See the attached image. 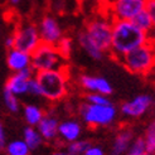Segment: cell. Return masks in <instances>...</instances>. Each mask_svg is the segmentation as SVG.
I'll return each instance as SVG.
<instances>
[{
    "mask_svg": "<svg viewBox=\"0 0 155 155\" xmlns=\"http://www.w3.org/2000/svg\"><path fill=\"white\" fill-rule=\"evenodd\" d=\"M149 42L148 33L143 32L131 20H114L112 39L108 53L116 61L133 49Z\"/></svg>",
    "mask_w": 155,
    "mask_h": 155,
    "instance_id": "6da1fadb",
    "label": "cell"
},
{
    "mask_svg": "<svg viewBox=\"0 0 155 155\" xmlns=\"http://www.w3.org/2000/svg\"><path fill=\"white\" fill-rule=\"evenodd\" d=\"M42 90V97L49 102H57L68 94L69 74L66 68L34 73Z\"/></svg>",
    "mask_w": 155,
    "mask_h": 155,
    "instance_id": "7a4b0ae2",
    "label": "cell"
},
{
    "mask_svg": "<svg viewBox=\"0 0 155 155\" xmlns=\"http://www.w3.org/2000/svg\"><path fill=\"white\" fill-rule=\"evenodd\" d=\"M117 62L130 73L145 76L155 67V45L148 42L126 53Z\"/></svg>",
    "mask_w": 155,
    "mask_h": 155,
    "instance_id": "3957f363",
    "label": "cell"
},
{
    "mask_svg": "<svg viewBox=\"0 0 155 155\" xmlns=\"http://www.w3.org/2000/svg\"><path fill=\"white\" fill-rule=\"evenodd\" d=\"M78 112L82 121L88 127H106L115 122L117 117V108L114 104L94 105L84 101L80 105Z\"/></svg>",
    "mask_w": 155,
    "mask_h": 155,
    "instance_id": "277c9868",
    "label": "cell"
},
{
    "mask_svg": "<svg viewBox=\"0 0 155 155\" xmlns=\"http://www.w3.org/2000/svg\"><path fill=\"white\" fill-rule=\"evenodd\" d=\"M112 23L114 20L108 17L106 12H104L102 14L90 19L84 28V32L87 33L90 39L105 53L110 51L111 47Z\"/></svg>",
    "mask_w": 155,
    "mask_h": 155,
    "instance_id": "5b68a950",
    "label": "cell"
},
{
    "mask_svg": "<svg viewBox=\"0 0 155 155\" xmlns=\"http://www.w3.org/2000/svg\"><path fill=\"white\" fill-rule=\"evenodd\" d=\"M66 61L56 45L41 43L38 48L32 53V69L34 73L52 71V69L66 68Z\"/></svg>",
    "mask_w": 155,
    "mask_h": 155,
    "instance_id": "8992f818",
    "label": "cell"
},
{
    "mask_svg": "<svg viewBox=\"0 0 155 155\" xmlns=\"http://www.w3.org/2000/svg\"><path fill=\"white\" fill-rule=\"evenodd\" d=\"M13 37H14V48H18L30 54L42 43L38 25L34 21L30 20L18 23V25L15 27L13 32Z\"/></svg>",
    "mask_w": 155,
    "mask_h": 155,
    "instance_id": "52a82bcc",
    "label": "cell"
},
{
    "mask_svg": "<svg viewBox=\"0 0 155 155\" xmlns=\"http://www.w3.org/2000/svg\"><path fill=\"white\" fill-rule=\"evenodd\" d=\"M148 0H114L106 13L112 20H133L145 10Z\"/></svg>",
    "mask_w": 155,
    "mask_h": 155,
    "instance_id": "ba28073f",
    "label": "cell"
},
{
    "mask_svg": "<svg viewBox=\"0 0 155 155\" xmlns=\"http://www.w3.org/2000/svg\"><path fill=\"white\" fill-rule=\"evenodd\" d=\"M38 30H39L42 43L57 45L58 42L64 37L63 28L59 24L58 19L52 14H45L38 21Z\"/></svg>",
    "mask_w": 155,
    "mask_h": 155,
    "instance_id": "9c48e42d",
    "label": "cell"
},
{
    "mask_svg": "<svg viewBox=\"0 0 155 155\" xmlns=\"http://www.w3.org/2000/svg\"><path fill=\"white\" fill-rule=\"evenodd\" d=\"M154 100L150 95L141 94L137 95L134 98L125 101L120 106V112L122 116L129 119H137L141 117L143 115H145L149 111V108L153 106Z\"/></svg>",
    "mask_w": 155,
    "mask_h": 155,
    "instance_id": "30bf717a",
    "label": "cell"
},
{
    "mask_svg": "<svg viewBox=\"0 0 155 155\" xmlns=\"http://www.w3.org/2000/svg\"><path fill=\"white\" fill-rule=\"evenodd\" d=\"M77 83L87 94L94 92V94H101V95L110 96L114 92V87L110 83V81L102 76H94V74L83 73L78 76Z\"/></svg>",
    "mask_w": 155,
    "mask_h": 155,
    "instance_id": "8fae6325",
    "label": "cell"
},
{
    "mask_svg": "<svg viewBox=\"0 0 155 155\" xmlns=\"http://www.w3.org/2000/svg\"><path fill=\"white\" fill-rule=\"evenodd\" d=\"M34 76V71L32 68L24 69L21 72H13L9 78L5 82L4 90L12 92L15 96H25L28 94V83L29 80Z\"/></svg>",
    "mask_w": 155,
    "mask_h": 155,
    "instance_id": "7c38bea8",
    "label": "cell"
},
{
    "mask_svg": "<svg viewBox=\"0 0 155 155\" xmlns=\"http://www.w3.org/2000/svg\"><path fill=\"white\" fill-rule=\"evenodd\" d=\"M6 64L12 72H21L32 68V54L18 48H10L6 52Z\"/></svg>",
    "mask_w": 155,
    "mask_h": 155,
    "instance_id": "4fadbf2b",
    "label": "cell"
},
{
    "mask_svg": "<svg viewBox=\"0 0 155 155\" xmlns=\"http://www.w3.org/2000/svg\"><path fill=\"white\" fill-rule=\"evenodd\" d=\"M82 125L78 120L76 119H67L63 121H59L58 126V136L61 140L69 144L74 140H78L82 135Z\"/></svg>",
    "mask_w": 155,
    "mask_h": 155,
    "instance_id": "5bb4252c",
    "label": "cell"
},
{
    "mask_svg": "<svg viewBox=\"0 0 155 155\" xmlns=\"http://www.w3.org/2000/svg\"><path fill=\"white\" fill-rule=\"evenodd\" d=\"M134 139H135V135L131 129L129 127L121 129L114 137L110 155H125Z\"/></svg>",
    "mask_w": 155,
    "mask_h": 155,
    "instance_id": "9a60e30c",
    "label": "cell"
},
{
    "mask_svg": "<svg viewBox=\"0 0 155 155\" xmlns=\"http://www.w3.org/2000/svg\"><path fill=\"white\" fill-rule=\"evenodd\" d=\"M58 126H59V120L56 116L52 114H45L42 121L38 124L37 129L42 135L43 140L52 141L58 136Z\"/></svg>",
    "mask_w": 155,
    "mask_h": 155,
    "instance_id": "2e32d148",
    "label": "cell"
},
{
    "mask_svg": "<svg viewBox=\"0 0 155 155\" xmlns=\"http://www.w3.org/2000/svg\"><path fill=\"white\" fill-rule=\"evenodd\" d=\"M76 42L77 44L80 45V48L84 51V53L87 56L95 61H102L104 57H105V52L102 49H100L97 45L90 39V37L87 35V33L83 30H80L77 33V37H76Z\"/></svg>",
    "mask_w": 155,
    "mask_h": 155,
    "instance_id": "e0dca14e",
    "label": "cell"
},
{
    "mask_svg": "<svg viewBox=\"0 0 155 155\" xmlns=\"http://www.w3.org/2000/svg\"><path fill=\"white\" fill-rule=\"evenodd\" d=\"M44 115H45V112L43 111V108L38 105H34V104L25 105L24 108H23V116H24V120L28 126L37 127L38 124L42 121Z\"/></svg>",
    "mask_w": 155,
    "mask_h": 155,
    "instance_id": "ac0fdd59",
    "label": "cell"
},
{
    "mask_svg": "<svg viewBox=\"0 0 155 155\" xmlns=\"http://www.w3.org/2000/svg\"><path fill=\"white\" fill-rule=\"evenodd\" d=\"M23 140L27 143V145L29 146L30 150H37L43 143V137L39 134L37 127L34 126H27L23 130Z\"/></svg>",
    "mask_w": 155,
    "mask_h": 155,
    "instance_id": "d6986e66",
    "label": "cell"
},
{
    "mask_svg": "<svg viewBox=\"0 0 155 155\" xmlns=\"http://www.w3.org/2000/svg\"><path fill=\"white\" fill-rule=\"evenodd\" d=\"M30 151L32 150L23 139H14L8 141L4 149L5 155H30Z\"/></svg>",
    "mask_w": 155,
    "mask_h": 155,
    "instance_id": "ffe728a7",
    "label": "cell"
},
{
    "mask_svg": "<svg viewBox=\"0 0 155 155\" xmlns=\"http://www.w3.org/2000/svg\"><path fill=\"white\" fill-rule=\"evenodd\" d=\"M125 155H153L151 153L148 151V148H146V144L143 136L135 137L133 143H131L130 148L127 149Z\"/></svg>",
    "mask_w": 155,
    "mask_h": 155,
    "instance_id": "44dd1931",
    "label": "cell"
},
{
    "mask_svg": "<svg viewBox=\"0 0 155 155\" xmlns=\"http://www.w3.org/2000/svg\"><path fill=\"white\" fill-rule=\"evenodd\" d=\"M131 21H133L137 28H140L143 32H146V33H149L150 30H151V28L154 27L150 15L148 14V12H146V10L140 12Z\"/></svg>",
    "mask_w": 155,
    "mask_h": 155,
    "instance_id": "7402d4cb",
    "label": "cell"
},
{
    "mask_svg": "<svg viewBox=\"0 0 155 155\" xmlns=\"http://www.w3.org/2000/svg\"><path fill=\"white\" fill-rule=\"evenodd\" d=\"M3 100H4V105L8 108V111L12 114H18L20 110V102H19V97L15 96L12 92L4 90L3 92Z\"/></svg>",
    "mask_w": 155,
    "mask_h": 155,
    "instance_id": "603a6c76",
    "label": "cell"
},
{
    "mask_svg": "<svg viewBox=\"0 0 155 155\" xmlns=\"http://www.w3.org/2000/svg\"><path fill=\"white\" fill-rule=\"evenodd\" d=\"M144 140L146 144V148H148V151L154 154L155 153V120H153L148 126L145 129L144 133Z\"/></svg>",
    "mask_w": 155,
    "mask_h": 155,
    "instance_id": "cb8c5ba5",
    "label": "cell"
},
{
    "mask_svg": "<svg viewBox=\"0 0 155 155\" xmlns=\"http://www.w3.org/2000/svg\"><path fill=\"white\" fill-rule=\"evenodd\" d=\"M90 145H91V143L88 140L78 139V140H74V141L69 143L67 145V151L71 155H82L84 151L87 150V148Z\"/></svg>",
    "mask_w": 155,
    "mask_h": 155,
    "instance_id": "d4e9b609",
    "label": "cell"
},
{
    "mask_svg": "<svg viewBox=\"0 0 155 155\" xmlns=\"http://www.w3.org/2000/svg\"><path fill=\"white\" fill-rule=\"evenodd\" d=\"M57 49L59 51V53L63 56L64 58H68L69 54H71L72 49H73V39L69 37H63L62 39L58 42V44L56 45Z\"/></svg>",
    "mask_w": 155,
    "mask_h": 155,
    "instance_id": "484cf974",
    "label": "cell"
},
{
    "mask_svg": "<svg viewBox=\"0 0 155 155\" xmlns=\"http://www.w3.org/2000/svg\"><path fill=\"white\" fill-rule=\"evenodd\" d=\"M84 101L88 102V104H94V105H110V104H112L108 96L101 95V94H94V92L86 94Z\"/></svg>",
    "mask_w": 155,
    "mask_h": 155,
    "instance_id": "4316f807",
    "label": "cell"
},
{
    "mask_svg": "<svg viewBox=\"0 0 155 155\" xmlns=\"http://www.w3.org/2000/svg\"><path fill=\"white\" fill-rule=\"evenodd\" d=\"M29 96H33V97H42V90H41V86L38 83L35 76H33L32 78L29 80V83H28V94Z\"/></svg>",
    "mask_w": 155,
    "mask_h": 155,
    "instance_id": "83f0119b",
    "label": "cell"
},
{
    "mask_svg": "<svg viewBox=\"0 0 155 155\" xmlns=\"http://www.w3.org/2000/svg\"><path fill=\"white\" fill-rule=\"evenodd\" d=\"M82 155H105V151H104V149L101 148V146L91 144L87 148V150L84 151Z\"/></svg>",
    "mask_w": 155,
    "mask_h": 155,
    "instance_id": "f1b7e54d",
    "label": "cell"
},
{
    "mask_svg": "<svg viewBox=\"0 0 155 155\" xmlns=\"http://www.w3.org/2000/svg\"><path fill=\"white\" fill-rule=\"evenodd\" d=\"M145 10L148 12V14L150 15L151 21H153V25L155 27V0H148V2H146Z\"/></svg>",
    "mask_w": 155,
    "mask_h": 155,
    "instance_id": "f546056e",
    "label": "cell"
},
{
    "mask_svg": "<svg viewBox=\"0 0 155 155\" xmlns=\"http://www.w3.org/2000/svg\"><path fill=\"white\" fill-rule=\"evenodd\" d=\"M5 145H6V133L3 122H0V155H3Z\"/></svg>",
    "mask_w": 155,
    "mask_h": 155,
    "instance_id": "4dcf8cb0",
    "label": "cell"
},
{
    "mask_svg": "<svg viewBox=\"0 0 155 155\" xmlns=\"http://www.w3.org/2000/svg\"><path fill=\"white\" fill-rule=\"evenodd\" d=\"M95 2H96V4L102 9V12H106V10L108 9V6L112 4L114 0H95Z\"/></svg>",
    "mask_w": 155,
    "mask_h": 155,
    "instance_id": "1f68e13d",
    "label": "cell"
},
{
    "mask_svg": "<svg viewBox=\"0 0 155 155\" xmlns=\"http://www.w3.org/2000/svg\"><path fill=\"white\" fill-rule=\"evenodd\" d=\"M4 47L6 49L14 48V37H13V34H9V35L5 37V39H4Z\"/></svg>",
    "mask_w": 155,
    "mask_h": 155,
    "instance_id": "d6a6232c",
    "label": "cell"
},
{
    "mask_svg": "<svg viewBox=\"0 0 155 155\" xmlns=\"http://www.w3.org/2000/svg\"><path fill=\"white\" fill-rule=\"evenodd\" d=\"M148 38H149V43L155 45V27H153L151 30L148 33Z\"/></svg>",
    "mask_w": 155,
    "mask_h": 155,
    "instance_id": "836d02e7",
    "label": "cell"
},
{
    "mask_svg": "<svg viewBox=\"0 0 155 155\" xmlns=\"http://www.w3.org/2000/svg\"><path fill=\"white\" fill-rule=\"evenodd\" d=\"M51 155H71L67 150H56V151H53Z\"/></svg>",
    "mask_w": 155,
    "mask_h": 155,
    "instance_id": "e575fe53",
    "label": "cell"
},
{
    "mask_svg": "<svg viewBox=\"0 0 155 155\" xmlns=\"http://www.w3.org/2000/svg\"><path fill=\"white\" fill-rule=\"evenodd\" d=\"M6 2L9 3L12 6H17V5H19L21 3V0H6Z\"/></svg>",
    "mask_w": 155,
    "mask_h": 155,
    "instance_id": "d590c367",
    "label": "cell"
},
{
    "mask_svg": "<svg viewBox=\"0 0 155 155\" xmlns=\"http://www.w3.org/2000/svg\"><path fill=\"white\" fill-rule=\"evenodd\" d=\"M76 2H78V3H84V2H87V0H76Z\"/></svg>",
    "mask_w": 155,
    "mask_h": 155,
    "instance_id": "8d00e7d4",
    "label": "cell"
},
{
    "mask_svg": "<svg viewBox=\"0 0 155 155\" xmlns=\"http://www.w3.org/2000/svg\"><path fill=\"white\" fill-rule=\"evenodd\" d=\"M54 2H58V0H54Z\"/></svg>",
    "mask_w": 155,
    "mask_h": 155,
    "instance_id": "74e56055",
    "label": "cell"
}]
</instances>
